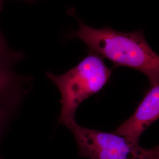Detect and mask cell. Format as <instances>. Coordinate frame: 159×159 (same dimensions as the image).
<instances>
[{
  "label": "cell",
  "mask_w": 159,
  "mask_h": 159,
  "mask_svg": "<svg viewBox=\"0 0 159 159\" xmlns=\"http://www.w3.org/2000/svg\"><path fill=\"white\" fill-rule=\"evenodd\" d=\"M71 35L82 40L91 52L107 58L115 66L135 69L146 75L151 86L159 84V57L146 40L142 30L123 33L111 27L94 29L80 21Z\"/></svg>",
  "instance_id": "obj_1"
},
{
  "label": "cell",
  "mask_w": 159,
  "mask_h": 159,
  "mask_svg": "<svg viewBox=\"0 0 159 159\" xmlns=\"http://www.w3.org/2000/svg\"><path fill=\"white\" fill-rule=\"evenodd\" d=\"M111 74V70L102 58L92 52L64 74L57 75L48 72L47 77L57 86L61 95L60 123L67 126L75 121L80 104L100 91Z\"/></svg>",
  "instance_id": "obj_2"
},
{
  "label": "cell",
  "mask_w": 159,
  "mask_h": 159,
  "mask_svg": "<svg viewBox=\"0 0 159 159\" xmlns=\"http://www.w3.org/2000/svg\"><path fill=\"white\" fill-rule=\"evenodd\" d=\"M71 131L79 154L90 159H159V148H146L115 133L83 127L73 121L66 126Z\"/></svg>",
  "instance_id": "obj_3"
},
{
  "label": "cell",
  "mask_w": 159,
  "mask_h": 159,
  "mask_svg": "<svg viewBox=\"0 0 159 159\" xmlns=\"http://www.w3.org/2000/svg\"><path fill=\"white\" fill-rule=\"evenodd\" d=\"M159 117V84L151 86L135 112L114 133L131 142L139 143L143 133Z\"/></svg>",
  "instance_id": "obj_4"
},
{
  "label": "cell",
  "mask_w": 159,
  "mask_h": 159,
  "mask_svg": "<svg viewBox=\"0 0 159 159\" xmlns=\"http://www.w3.org/2000/svg\"><path fill=\"white\" fill-rule=\"evenodd\" d=\"M13 66L0 63V104L13 107L21 99L24 85L29 77L19 75L13 70Z\"/></svg>",
  "instance_id": "obj_5"
},
{
  "label": "cell",
  "mask_w": 159,
  "mask_h": 159,
  "mask_svg": "<svg viewBox=\"0 0 159 159\" xmlns=\"http://www.w3.org/2000/svg\"><path fill=\"white\" fill-rule=\"evenodd\" d=\"M0 4V10L2 8ZM23 58L21 52L13 51L8 45L0 30V63L14 66Z\"/></svg>",
  "instance_id": "obj_6"
},
{
  "label": "cell",
  "mask_w": 159,
  "mask_h": 159,
  "mask_svg": "<svg viewBox=\"0 0 159 159\" xmlns=\"http://www.w3.org/2000/svg\"><path fill=\"white\" fill-rule=\"evenodd\" d=\"M10 109L9 107L0 104V130L4 125V123H6V121L10 116Z\"/></svg>",
  "instance_id": "obj_7"
},
{
  "label": "cell",
  "mask_w": 159,
  "mask_h": 159,
  "mask_svg": "<svg viewBox=\"0 0 159 159\" xmlns=\"http://www.w3.org/2000/svg\"><path fill=\"white\" fill-rule=\"evenodd\" d=\"M25 1H31V0H25ZM4 1V0H0V4H2V5H3Z\"/></svg>",
  "instance_id": "obj_8"
}]
</instances>
